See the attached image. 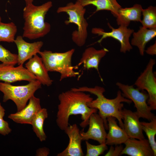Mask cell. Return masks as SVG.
I'll list each match as a JSON object with an SVG mask.
<instances>
[{
  "label": "cell",
  "instance_id": "1",
  "mask_svg": "<svg viewBox=\"0 0 156 156\" xmlns=\"http://www.w3.org/2000/svg\"><path fill=\"white\" fill-rule=\"evenodd\" d=\"M59 103L56 115V122L58 127L64 131L69 125L70 116L81 115L82 121L80 124L83 128L88 125L90 115L97 109L89 107L87 103L93 98L84 92L74 91L71 89L62 92L58 96Z\"/></svg>",
  "mask_w": 156,
  "mask_h": 156
},
{
  "label": "cell",
  "instance_id": "2",
  "mask_svg": "<svg viewBox=\"0 0 156 156\" xmlns=\"http://www.w3.org/2000/svg\"><path fill=\"white\" fill-rule=\"evenodd\" d=\"M71 90L74 91L88 92L96 96V98L88 102L87 105L90 108L99 110L98 114L103 120L105 129H108L107 118L109 116H112L116 119L120 127L123 129L122 111L124 104L122 103L130 104L132 101L123 96L120 90L117 92L116 97L109 99L106 98L103 95L105 91V88L99 86L94 87L83 86L74 88Z\"/></svg>",
  "mask_w": 156,
  "mask_h": 156
},
{
  "label": "cell",
  "instance_id": "3",
  "mask_svg": "<svg viewBox=\"0 0 156 156\" xmlns=\"http://www.w3.org/2000/svg\"><path fill=\"white\" fill-rule=\"evenodd\" d=\"M32 2H25L23 14L24 23L22 36L30 40L42 37L50 32L51 25L44 19L53 5L52 2L50 1L38 6L34 5Z\"/></svg>",
  "mask_w": 156,
  "mask_h": 156
},
{
  "label": "cell",
  "instance_id": "4",
  "mask_svg": "<svg viewBox=\"0 0 156 156\" xmlns=\"http://www.w3.org/2000/svg\"><path fill=\"white\" fill-rule=\"evenodd\" d=\"M75 50L73 49L63 53L53 52L45 50L38 54L48 71L57 72L60 74V81L64 79L75 77L79 74L74 70L72 58Z\"/></svg>",
  "mask_w": 156,
  "mask_h": 156
},
{
  "label": "cell",
  "instance_id": "5",
  "mask_svg": "<svg viewBox=\"0 0 156 156\" xmlns=\"http://www.w3.org/2000/svg\"><path fill=\"white\" fill-rule=\"evenodd\" d=\"M86 9L78 1L71 2L64 6L60 7L57 10V13L65 12L68 16V20L65 21L66 25L70 23L75 24L77 29L72 34L73 41L77 46L81 47L86 43L88 37V23L84 17Z\"/></svg>",
  "mask_w": 156,
  "mask_h": 156
},
{
  "label": "cell",
  "instance_id": "6",
  "mask_svg": "<svg viewBox=\"0 0 156 156\" xmlns=\"http://www.w3.org/2000/svg\"><path fill=\"white\" fill-rule=\"evenodd\" d=\"M26 85L15 86L10 83L0 82V91L3 94V101L10 100L16 104L17 111L23 109L42 84L38 80L29 82Z\"/></svg>",
  "mask_w": 156,
  "mask_h": 156
},
{
  "label": "cell",
  "instance_id": "7",
  "mask_svg": "<svg viewBox=\"0 0 156 156\" xmlns=\"http://www.w3.org/2000/svg\"><path fill=\"white\" fill-rule=\"evenodd\" d=\"M116 85L122 92L125 97L130 100L134 104L136 109L135 112L140 118L150 121L155 116L152 112L151 108L147 103L149 96L144 90L140 91L133 85H125L118 82Z\"/></svg>",
  "mask_w": 156,
  "mask_h": 156
},
{
  "label": "cell",
  "instance_id": "8",
  "mask_svg": "<svg viewBox=\"0 0 156 156\" xmlns=\"http://www.w3.org/2000/svg\"><path fill=\"white\" fill-rule=\"evenodd\" d=\"M155 60L151 58L145 69L138 77L134 85L139 90H146L149 98L147 104L151 110L156 109V78L153 71Z\"/></svg>",
  "mask_w": 156,
  "mask_h": 156
},
{
  "label": "cell",
  "instance_id": "9",
  "mask_svg": "<svg viewBox=\"0 0 156 156\" xmlns=\"http://www.w3.org/2000/svg\"><path fill=\"white\" fill-rule=\"evenodd\" d=\"M108 25L112 30L110 32H105L100 28H94L92 29V34L101 36L97 42L100 43L103 39L108 37H112L120 43L121 52L125 53L127 51H130L132 49V47L130 42L129 38L134 32V30L122 26H119L118 28H114L109 23H108Z\"/></svg>",
  "mask_w": 156,
  "mask_h": 156
},
{
  "label": "cell",
  "instance_id": "10",
  "mask_svg": "<svg viewBox=\"0 0 156 156\" xmlns=\"http://www.w3.org/2000/svg\"><path fill=\"white\" fill-rule=\"evenodd\" d=\"M37 80L23 64L17 67L3 63L0 64V80L10 83L17 81H26L29 82Z\"/></svg>",
  "mask_w": 156,
  "mask_h": 156
},
{
  "label": "cell",
  "instance_id": "11",
  "mask_svg": "<svg viewBox=\"0 0 156 156\" xmlns=\"http://www.w3.org/2000/svg\"><path fill=\"white\" fill-rule=\"evenodd\" d=\"M88 131L85 132L83 130L80 131L82 140H93L99 144L105 143L107 133L105 129L103 119L96 113L92 114L90 116Z\"/></svg>",
  "mask_w": 156,
  "mask_h": 156
},
{
  "label": "cell",
  "instance_id": "12",
  "mask_svg": "<svg viewBox=\"0 0 156 156\" xmlns=\"http://www.w3.org/2000/svg\"><path fill=\"white\" fill-rule=\"evenodd\" d=\"M69 139L67 146L57 156H83L81 146L82 141L79 129L76 124L69 125L64 131Z\"/></svg>",
  "mask_w": 156,
  "mask_h": 156
},
{
  "label": "cell",
  "instance_id": "13",
  "mask_svg": "<svg viewBox=\"0 0 156 156\" xmlns=\"http://www.w3.org/2000/svg\"><path fill=\"white\" fill-rule=\"evenodd\" d=\"M29 100L28 104L23 109L16 113L10 114L8 118L16 123L31 125L34 117L42 107L39 98L33 95Z\"/></svg>",
  "mask_w": 156,
  "mask_h": 156
},
{
  "label": "cell",
  "instance_id": "14",
  "mask_svg": "<svg viewBox=\"0 0 156 156\" xmlns=\"http://www.w3.org/2000/svg\"><path fill=\"white\" fill-rule=\"evenodd\" d=\"M123 129L129 138L137 139L144 138L140 118L135 112L124 108L122 111Z\"/></svg>",
  "mask_w": 156,
  "mask_h": 156
},
{
  "label": "cell",
  "instance_id": "15",
  "mask_svg": "<svg viewBox=\"0 0 156 156\" xmlns=\"http://www.w3.org/2000/svg\"><path fill=\"white\" fill-rule=\"evenodd\" d=\"M23 38L22 36H18L14 41L18 49L17 64L18 65L23 64L26 61L38 53L43 44L42 41L28 42Z\"/></svg>",
  "mask_w": 156,
  "mask_h": 156
},
{
  "label": "cell",
  "instance_id": "16",
  "mask_svg": "<svg viewBox=\"0 0 156 156\" xmlns=\"http://www.w3.org/2000/svg\"><path fill=\"white\" fill-rule=\"evenodd\" d=\"M125 147L121 155L130 156H154L153 151L148 140L145 138L137 139L129 138L124 143Z\"/></svg>",
  "mask_w": 156,
  "mask_h": 156
},
{
  "label": "cell",
  "instance_id": "17",
  "mask_svg": "<svg viewBox=\"0 0 156 156\" xmlns=\"http://www.w3.org/2000/svg\"><path fill=\"white\" fill-rule=\"evenodd\" d=\"M25 67L42 84L47 86L52 84L53 81L49 77L48 71L42 58L37 54L29 60L25 64Z\"/></svg>",
  "mask_w": 156,
  "mask_h": 156
},
{
  "label": "cell",
  "instance_id": "18",
  "mask_svg": "<svg viewBox=\"0 0 156 156\" xmlns=\"http://www.w3.org/2000/svg\"><path fill=\"white\" fill-rule=\"evenodd\" d=\"M109 50L105 48L97 50L93 47L86 48L83 53L77 66L83 64L85 69H95L99 73V66L102 59Z\"/></svg>",
  "mask_w": 156,
  "mask_h": 156
},
{
  "label": "cell",
  "instance_id": "19",
  "mask_svg": "<svg viewBox=\"0 0 156 156\" xmlns=\"http://www.w3.org/2000/svg\"><path fill=\"white\" fill-rule=\"evenodd\" d=\"M116 119L112 116L107 118L109 130L105 142L107 145L113 146L124 144L129 138L125 130L118 126Z\"/></svg>",
  "mask_w": 156,
  "mask_h": 156
},
{
  "label": "cell",
  "instance_id": "20",
  "mask_svg": "<svg viewBox=\"0 0 156 156\" xmlns=\"http://www.w3.org/2000/svg\"><path fill=\"white\" fill-rule=\"evenodd\" d=\"M143 8L142 5L135 4L132 7L120 8L116 17L118 25L128 27L131 21L140 22Z\"/></svg>",
  "mask_w": 156,
  "mask_h": 156
},
{
  "label": "cell",
  "instance_id": "21",
  "mask_svg": "<svg viewBox=\"0 0 156 156\" xmlns=\"http://www.w3.org/2000/svg\"><path fill=\"white\" fill-rule=\"evenodd\" d=\"M133 34L131 44L137 47L140 55L143 56L146 44L156 36V29H149L140 26L139 30L136 32H134Z\"/></svg>",
  "mask_w": 156,
  "mask_h": 156
},
{
  "label": "cell",
  "instance_id": "22",
  "mask_svg": "<svg viewBox=\"0 0 156 156\" xmlns=\"http://www.w3.org/2000/svg\"><path fill=\"white\" fill-rule=\"evenodd\" d=\"M83 6L92 5L96 7L94 13L103 10L109 11L116 18L119 10L122 7L116 0H77Z\"/></svg>",
  "mask_w": 156,
  "mask_h": 156
},
{
  "label": "cell",
  "instance_id": "23",
  "mask_svg": "<svg viewBox=\"0 0 156 156\" xmlns=\"http://www.w3.org/2000/svg\"><path fill=\"white\" fill-rule=\"evenodd\" d=\"M48 117L47 110L42 109L36 114L33 119L31 125L33 131L41 142L46 140L47 136L43 129L44 122Z\"/></svg>",
  "mask_w": 156,
  "mask_h": 156
},
{
  "label": "cell",
  "instance_id": "24",
  "mask_svg": "<svg viewBox=\"0 0 156 156\" xmlns=\"http://www.w3.org/2000/svg\"><path fill=\"white\" fill-rule=\"evenodd\" d=\"M17 27L13 22L4 23L0 21V42H14Z\"/></svg>",
  "mask_w": 156,
  "mask_h": 156
},
{
  "label": "cell",
  "instance_id": "25",
  "mask_svg": "<svg viewBox=\"0 0 156 156\" xmlns=\"http://www.w3.org/2000/svg\"><path fill=\"white\" fill-rule=\"evenodd\" d=\"M143 131L146 133L148 140L154 153L156 155V142L155 135L156 134V117L155 116L149 122H140Z\"/></svg>",
  "mask_w": 156,
  "mask_h": 156
},
{
  "label": "cell",
  "instance_id": "26",
  "mask_svg": "<svg viewBox=\"0 0 156 156\" xmlns=\"http://www.w3.org/2000/svg\"><path fill=\"white\" fill-rule=\"evenodd\" d=\"M143 19L140 23L142 26L149 29H156V7L151 5L142 11Z\"/></svg>",
  "mask_w": 156,
  "mask_h": 156
},
{
  "label": "cell",
  "instance_id": "27",
  "mask_svg": "<svg viewBox=\"0 0 156 156\" xmlns=\"http://www.w3.org/2000/svg\"><path fill=\"white\" fill-rule=\"evenodd\" d=\"M0 61L3 64L14 66L18 63V55L12 53L0 44Z\"/></svg>",
  "mask_w": 156,
  "mask_h": 156
},
{
  "label": "cell",
  "instance_id": "28",
  "mask_svg": "<svg viewBox=\"0 0 156 156\" xmlns=\"http://www.w3.org/2000/svg\"><path fill=\"white\" fill-rule=\"evenodd\" d=\"M86 156H98L103 153L108 149L107 145L105 143L100 144L98 145H94L86 140Z\"/></svg>",
  "mask_w": 156,
  "mask_h": 156
},
{
  "label": "cell",
  "instance_id": "29",
  "mask_svg": "<svg viewBox=\"0 0 156 156\" xmlns=\"http://www.w3.org/2000/svg\"><path fill=\"white\" fill-rule=\"evenodd\" d=\"M123 147L121 144L116 145L114 147L113 146H111L108 151L105 154V156H118L122 155L121 153Z\"/></svg>",
  "mask_w": 156,
  "mask_h": 156
},
{
  "label": "cell",
  "instance_id": "30",
  "mask_svg": "<svg viewBox=\"0 0 156 156\" xmlns=\"http://www.w3.org/2000/svg\"><path fill=\"white\" fill-rule=\"evenodd\" d=\"M11 131L8 122L3 118H0V134L6 135L10 133Z\"/></svg>",
  "mask_w": 156,
  "mask_h": 156
},
{
  "label": "cell",
  "instance_id": "31",
  "mask_svg": "<svg viewBox=\"0 0 156 156\" xmlns=\"http://www.w3.org/2000/svg\"><path fill=\"white\" fill-rule=\"evenodd\" d=\"M50 150L49 149L46 147L40 148L36 151V156H47L49 154Z\"/></svg>",
  "mask_w": 156,
  "mask_h": 156
},
{
  "label": "cell",
  "instance_id": "32",
  "mask_svg": "<svg viewBox=\"0 0 156 156\" xmlns=\"http://www.w3.org/2000/svg\"><path fill=\"white\" fill-rule=\"evenodd\" d=\"M145 51L149 55H153L156 54V43L155 42L153 45L148 47Z\"/></svg>",
  "mask_w": 156,
  "mask_h": 156
},
{
  "label": "cell",
  "instance_id": "33",
  "mask_svg": "<svg viewBox=\"0 0 156 156\" xmlns=\"http://www.w3.org/2000/svg\"><path fill=\"white\" fill-rule=\"evenodd\" d=\"M5 110L0 103V118H3L5 114Z\"/></svg>",
  "mask_w": 156,
  "mask_h": 156
},
{
  "label": "cell",
  "instance_id": "34",
  "mask_svg": "<svg viewBox=\"0 0 156 156\" xmlns=\"http://www.w3.org/2000/svg\"><path fill=\"white\" fill-rule=\"evenodd\" d=\"M25 1H33V0H25Z\"/></svg>",
  "mask_w": 156,
  "mask_h": 156
},
{
  "label": "cell",
  "instance_id": "35",
  "mask_svg": "<svg viewBox=\"0 0 156 156\" xmlns=\"http://www.w3.org/2000/svg\"><path fill=\"white\" fill-rule=\"evenodd\" d=\"M1 21V17L0 16V21Z\"/></svg>",
  "mask_w": 156,
  "mask_h": 156
}]
</instances>
